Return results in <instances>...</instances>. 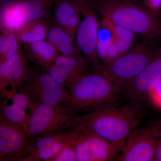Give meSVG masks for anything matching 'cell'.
Instances as JSON below:
<instances>
[{"label": "cell", "mask_w": 161, "mask_h": 161, "mask_svg": "<svg viewBox=\"0 0 161 161\" xmlns=\"http://www.w3.org/2000/svg\"><path fill=\"white\" fill-rule=\"evenodd\" d=\"M161 80V46L152 60L135 78L121 89V95L142 103Z\"/></svg>", "instance_id": "11"}, {"label": "cell", "mask_w": 161, "mask_h": 161, "mask_svg": "<svg viewBox=\"0 0 161 161\" xmlns=\"http://www.w3.org/2000/svg\"><path fill=\"white\" fill-rule=\"evenodd\" d=\"M157 139L152 128L135 129L127 137L116 160H154Z\"/></svg>", "instance_id": "10"}, {"label": "cell", "mask_w": 161, "mask_h": 161, "mask_svg": "<svg viewBox=\"0 0 161 161\" xmlns=\"http://www.w3.org/2000/svg\"><path fill=\"white\" fill-rule=\"evenodd\" d=\"M147 9L160 16L161 8V0H144Z\"/></svg>", "instance_id": "26"}, {"label": "cell", "mask_w": 161, "mask_h": 161, "mask_svg": "<svg viewBox=\"0 0 161 161\" xmlns=\"http://www.w3.org/2000/svg\"><path fill=\"white\" fill-rule=\"evenodd\" d=\"M25 24L19 17L13 2L1 5V31L16 32Z\"/></svg>", "instance_id": "20"}, {"label": "cell", "mask_w": 161, "mask_h": 161, "mask_svg": "<svg viewBox=\"0 0 161 161\" xmlns=\"http://www.w3.org/2000/svg\"><path fill=\"white\" fill-rule=\"evenodd\" d=\"M70 95L75 111H90L99 107L117 104L121 90L116 86L100 65H92L72 85Z\"/></svg>", "instance_id": "3"}, {"label": "cell", "mask_w": 161, "mask_h": 161, "mask_svg": "<svg viewBox=\"0 0 161 161\" xmlns=\"http://www.w3.org/2000/svg\"><path fill=\"white\" fill-rule=\"evenodd\" d=\"M81 20L76 41L78 48L91 65H101L97 54L98 33L100 22L99 14L90 0H78Z\"/></svg>", "instance_id": "7"}, {"label": "cell", "mask_w": 161, "mask_h": 161, "mask_svg": "<svg viewBox=\"0 0 161 161\" xmlns=\"http://www.w3.org/2000/svg\"><path fill=\"white\" fill-rule=\"evenodd\" d=\"M157 139L156 150L154 161H161V125L152 128Z\"/></svg>", "instance_id": "25"}, {"label": "cell", "mask_w": 161, "mask_h": 161, "mask_svg": "<svg viewBox=\"0 0 161 161\" xmlns=\"http://www.w3.org/2000/svg\"><path fill=\"white\" fill-rule=\"evenodd\" d=\"M20 89L26 92L32 100L56 107L75 110L69 89L58 83L48 73L31 69L29 75Z\"/></svg>", "instance_id": "6"}, {"label": "cell", "mask_w": 161, "mask_h": 161, "mask_svg": "<svg viewBox=\"0 0 161 161\" xmlns=\"http://www.w3.org/2000/svg\"><path fill=\"white\" fill-rule=\"evenodd\" d=\"M48 23L46 40L52 43L61 55L68 56L82 55L78 48L76 39L56 23L54 17L45 18Z\"/></svg>", "instance_id": "15"}, {"label": "cell", "mask_w": 161, "mask_h": 161, "mask_svg": "<svg viewBox=\"0 0 161 161\" xmlns=\"http://www.w3.org/2000/svg\"><path fill=\"white\" fill-rule=\"evenodd\" d=\"M1 96V116L24 127L28 117L27 109L32 101L29 95L24 90L15 89Z\"/></svg>", "instance_id": "14"}, {"label": "cell", "mask_w": 161, "mask_h": 161, "mask_svg": "<svg viewBox=\"0 0 161 161\" xmlns=\"http://www.w3.org/2000/svg\"><path fill=\"white\" fill-rule=\"evenodd\" d=\"M53 6L56 23L76 39L81 20L78 0H55Z\"/></svg>", "instance_id": "16"}, {"label": "cell", "mask_w": 161, "mask_h": 161, "mask_svg": "<svg viewBox=\"0 0 161 161\" xmlns=\"http://www.w3.org/2000/svg\"><path fill=\"white\" fill-rule=\"evenodd\" d=\"M74 131L71 137L60 152L51 161H77L74 142Z\"/></svg>", "instance_id": "23"}, {"label": "cell", "mask_w": 161, "mask_h": 161, "mask_svg": "<svg viewBox=\"0 0 161 161\" xmlns=\"http://www.w3.org/2000/svg\"><path fill=\"white\" fill-rule=\"evenodd\" d=\"M74 142L77 161L116 160L120 148L86 130L74 128Z\"/></svg>", "instance_id": "8"}, {"label": "cell", "mask_w": 161, "mask_h": 161, "mask_svg": "<svg viewBox=\"0 0 161 161\" xmlns=\"http://www.w3.org/2000/svg\"><path fill=\"white\" fill-rule=\"evenodd\" d=\"M159 42L145 39L123 54L101 64V68L121 90L152 60L161 47Z\"/></svg>", "instance_id": "4"}, {"label": "cell", "mask_w": 161, "mask_h": 161, "mask_svg": "<svg viewBox=\"0 0 161 161\" xmlns=\"http://www.w3.org/2000/svg\"><path fill=\"white\" fill-rule=\"evenodd\" d=\"M75 110L32 100L24 128L32 141L44 136L58 134L73 128Z\"/></svg>", "instance_id": "5"}, {"label": "cell", "mask_w": 161, "mask_h": 161, "mask_svg": "<svg viewBox=\"0 0 161 161\" xmlns=\"http://www.w3.org/2000/svg\"><path fill=\"white\" fill-rule=\"evenodd\" d=\"M55 0H16L15 9L23 23L44 19L50 14Z\"/></svg>", "instance_id": "17"}, {"label": "cell", "mask_w": 161, "mask_h": 161, "mask_svg": "<svg viewBox=\"0 0 161 161\" xmlns=\"http://www.w3.org/2000/svg\"><path fill=\"white\" fill-rule=\"evenodd\" d=\"M101 19L140 35L161 41V19L147 8L128 0H90Z\"/></svg>", "instance_id": "2"}, {"label": "cell", "mask_w": 161, "mask_h": 161, "mask_svg": "<svg viewBox=\"0 0 161 161\" xmlns=\"http://www.w3.org/2000/svg\"><path fill=\"white\" fill-rule=\"evenodd\" d=\"M148 98L154 106L161 110V80L150 92Z\"/></svg>", "instance_id": "24"}, {"label": "cell", "mask_w": 161, "mask_h": 161, "mask_svg": "<svg viewBox=\"0 0 161 161\" xmlns=\"http://www.w3.org/2000/svg\"><path fill=\"white\" fill-rule=\"evenodd\" d=\"M19 41L13 31H1L0 35V64L9 60L19 50Z\"/></svg>", "instance_id": "21"}, {"label": "cell", "mask_w": 161, "mask_h": 161, "mask_svg": "<svg viewBox=\"0 0 161 161\" xmlns=\"http://www.w3.org/2000/svg\"><path fill=\"white\" fill-rule=\"evenodd\" d=\"M23 50L28 59L41 69L53 64L60 54L47 40L24 45Z\"/></svg>", "instance_id": "18"}, {"label": "cell", "mask_w": 161, "mask_h": 161, "mask_svg": "<svg viewBox=\"0 0 161 161\" xmlns=\"http://www.w3.org/2000/svg\"><path fill=\"white\" fill-rule=\"evenodd\" d=\"M74 131V128L71 129L67 135L56 142L49 148L44 151L38 153L31 158L30 161H51L62 150L65 144L68 142L71 137Z\"/></svg>", "instance_id": "22"}, {"label": "cell", "mask_w": 161, "mask_h": 161, "mask_svg": "<svg viewBox=\"0 0 161 161\" xmlns=\"http://www.w3.org/2000/svg\"><path fill=\"white\" fill-rule=\"evenodd\" d=\"M15 1H16V0H0L1 5L12 3V2H14Z\"/></svg>", "instance_id": "27"}, {"label": "cell", "mask_w": 161, "mask_h": 161, "mask_svg": "<svg viewBox=\"0 0 161 161\" xmlns=\"http://www.w3.org/2000/svg\"><path fill=\"white\" fill-rule=\"evenodd\" d=\"M91 64L83 55L68 56L60 54L54 63L45 68L56 81L69 89L90 67Z\"/></svg>", "instance_id": "12"}, {"label": "cell", "mask_w": 161, "mask_h": 161, "mask_svg": "<svg viewBox=\"0 0 161 161\" xmlns=\"http://www.w3.org/2000/svg\"><path fill=\"white\" fill-rule=\"evenodd\" d=\"M47 31L48 23L44 18L27 22L16 33L20 43L26 45L46 40Z\"/></svg>", "instance_id": "19"}, {"label": "cell", "mask_w": 161, "mask_h": 161, "mask_svg": "<svg viewBox=\"0 0 161 161\" xmlns=\"http://www.w3.org/2000/svg\"><path fill=\"white\" fill-rule=\"evenodd\" d=\"M31 142L24 127L0 117V161H24Z\"/></svg>", "instance_id": "9"}, {"label": "cell", "mask_w": 161, "mask_h": 161, "mask_svg": "<svg viewBox=\"0 0 161 161\" xmlns=\"http://www.w3.org/2000/svg\"><path fill=\"white\" fill-rule=\"evenodd\" d=\"M23 48L9 60L0 64V93L19 89L27 78L31 68Z\"/></svg>", "instance_id": "13"}, {"label": "cell", "mask_w": 161, "mask_h": 161, "mask_svg": "<svg viewBox=\"0 0 161 161\" xmlns=\"http://www.w3.org/2000/svg\"><path fill=\"white\" fill-rule=\"evenodd\" d=\"M142 103L123 106L111 104L99 107L85 115H76L73 127L86 130L121 149L128 136L142 119Z\"/></svg>", "instance_id": "1"}]
</instances>
